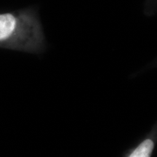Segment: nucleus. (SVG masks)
Masks as SVG:
<instances>
[{
  "label": "nucleus",
  "mask_w": 157,
  "mask_h": 157,
  "mask_svg": "<svg viewBox=\"0 0 157 157\" xmlns=\"http://www.w3.org/2000/svg\"><path fill=\"white\" fill-rule=\"evenodd\" d=\"M44 45L42 24L32 11L0 13V48L38 53Z\"/></svg>",
  "instance_id": "f257e3e1"
},
{
  "label": "nucleus",
  "mask_w": 157,
  "mask_h": 157,
  "mask_svg": "<svg viewBox=\"0 0 157 157\" xmlns=\"http://www.w3.org/2000/svg\"><path fill=\"white\" fill-rule=\"evenodd\" d=\"M156 141L157 131L155 124L146 136L124 153L123 157H152Z\"/></svg>",
  "instance_id": "f03ea898"
}]
</instances>
